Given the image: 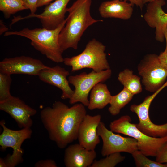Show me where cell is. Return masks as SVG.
I'll list each match as a JSON object with an SVG mask.
<instances>
[{
  "mask_svg": "<svg viewBox=\"0 0 167 167\" xmlns=\"http://www.w3.org/2000/svg\"><path fill=\"white\" fill-rule=\"evenodd\" d=\"M91 0H76L67 9L69 14L66 22L58 37V42L63 52L71 48L76 50L84 32L95 23L102 21L92 17L90 14Z\"/></svg>",
  "mask_w": 167,
  "mask_h": 167,
  "instance_id": "7a4b0ae2",
  "label": "cell"
},
{
  "mask_svg": "<svg viewBox=\"0 0 167 167\" xmlns=\"http://www.w3.org/2000/svg\"><path fill=\"white\" fill-rule=\"evenodd\" d=\"M119 82L134 95L139 94L142 90L140 78L133 74V71L126 69L118 74Z\"/></svg>",
  "mask_w": 167,
  "mask_h": 167,
  "instance_id": "ffe728a7",
  "label": "cell"
},
{
  "mask_svg": "<svg viewBox=\"0 0 167 167\" xmlns=\"http://www.w3.org/2000/svg\"><path fill=\"white\" fill-rule=\"evenodd\" d=\"M106 46L95 38L89 41L84 51L79 54L64 58L63 62L71 67L75 72L85 68L96 72L110 69L105 52Z\"/></svg>",
  "mask_w": 167,
  "mask_h": 167,
  "instance_id": "5b68a950",
  "label": "cell"
},
{
  "mask_svg": "<svg viewBox=\"0 0 167 167\" xmlns=\"http://www.w3.org/2000/svg\"><path fill=\"white\" fill-rule=\"evenodd\" d=\"M130 91L124 87L118 94L112 96L108 109L110 113L113 116L118 115L121 110L128 104L134 96Z\"/></svg>",
  "mask_w": 167,
  "mask_h": 167,
  "instance_id": "44dd1931",
  "label": "cell"
},
{
  "mask_svg": "<svg viewBox=\"0 0 167 167\" xmlns=\"http://www.w3.org/2000/svg\"><path fill=\"white\" fill-rule=\"evenodd\" d=\"M11 82V75L0 71V102L6 100L12 96L10 92Z\"/></svg>",
  "mask_w": 167,
  "mask_h": 167,
  "instance_id": "d4e9b609",
  "label": "cell"
},
{
  "mask_svg": "<svg viewBox=\"0 0 167 167\" xmlns=\"http://www.w3.org/2000/svg\"><path fill=\"white\" fill-rule=\"evenodd\" d=\"M28 9L21 0H0V10L6 18L23 10Z\"/></svg>",
  "mask_w": 167,
  "mask_h": 167,
  "instance_id": "7402d4cb",
  "label": "cell"
},
{
  "mask_svg": "<svg viewBox=\"0 0 167 167\" xmlns=\"http://www.w3.org/2000/svg\"><path fill=\"white\" fill-rule=\"evenodd\" d=\"M96 156L95 150H88L79 143L71 145L65 150L64 164L66 167H90Z\"/></svg>",
  "mask_w": 167,
  "mask_h": 167,
  "instance_id": "e0dca14e",
  "label": "cell"
},
{
  "mask_svg": "<svg viewBox=\"0 0 167 167\" xmlns=\"http://www.w3.org/2000/svg\"><path fill=\"white\" fill-rule=\"evenodd\" d=\"M104 158L93 161L91 167H114L124 160L125 157L120 152L111 154Z\"/></svg>",
  "mask_w": 167,
  "mask_h": 167,
  "instance_id": "603a6c76",
  "label": "cell"
},
{
  "mask_svg": "<svg viewBox=\"0 0 167 167\" xmlns=\"http://www.w3.org/2000/svg\"><path fill=\"white\" fill-rule=\"evenodd\" d=\"M131 122L129 116H123L111 122L110 129L113 132L122 134L135 139L138 150L147 156L156 157L167 143V136L163 137L149 136L139 129L136 124Z\"/></svg>",
  "mask_w": 167,
  "mask_h": 167,
  "instance_id": "277c9868",
  "label": "cell"
},
{
  "mask_svg": "<svg viewBox=\"0 0 167 167\" xmlns=\"http://www.w3.org/2000/svg\"><path fill=\"white\" fill-rule=\"evenodd\" d=\"M4 120L0 122L3 131L0 135V148L3 151L7 148L13 149L11 155L8 154L4 159L6 167H14L23 161L24 151L21 146L24 142L31 138L32 131L31 128H23L19 130L11 129L6 127Z\"/></svg>",
  "mask_w": 167,
  "mask_h": 167,
  "instance_id": "8992f818",
  "label": "cell"
},
{
  "mask_svg": "<svg viewBox=\"0 0 167 167\" xmlns=\"http://www.w3.org/2000/svg\"><path fill=\"white\" fill-rule=\"evenodd\" d=\"M49 66L40 60L21 56L4 58L0 62V71L12 74L37 76L42 70Z\"/></svg>",
  "mask_w": 167,
  "mask_h": 167,
  "instance_id": "7c38bea8",
  "label": "cell"
},
{
  "mask_svg": "<svg viewBox=\"0 0 167 167\" xmlns=\"http://www.w3.org/2000/svg\"><path fill=\"white\" fill-rule=\"evenodd\" d=\"M156 161L161 163H167V143L157 154L156 156Z\"/></svg>",
  "mask_w": 167,
  "mask_h": 167,
  "instance_id": "484cf974",
  "label": "cell"
},
{
  "mask_svg": "<svg viewBox=\"0 0 167 167\" xmlns=\"http://www.w3.org/2000/svg\"><path fill=\"white\" fill-rule=\"evenodd\" d=\"M154 0H145L144 2V4H145V3H148L149 2H152Z\"/></svg>",
  "mask_w": 167,
  "mask_h": 167,
  "instance_id": "e575fe53",
  "label": "cell"
},
{
  "mask_svg": "<svg viewBox=\"0 0 167 167\" xmlns=\"http://www.w3.org/2000/svg\"><path fill=\"white\" fill-rule=\"evenodd\" d=\"M66 22V19L54 29L43 28L32 29L25 28L19 31H7L4 36L17 35L27 38L31 41V45L48 58L55 62L61 63L63 62L64 58L62 55L63 52L59 43L58 37Z\"/></svg>",
  "mask_w": 167,
  "mask_h": 167,
  "instance_id": "3957f363",
  "label": "cell"
},
{
  "mask_svg": "<svg viewBox=\"0 0 167 167\" xmlns=\"http://www.w3.org/2000/svg\"><path fill=\"white\" fill-rule=\"evenodd\" d=\"M164 36L165 39L166 41V46L164 52L167 53V25L164 31Z\"/></svg>",
  "mask_w": 167,
  "mask_h": 167,
  "instance_id": "d6a6232c",
  "label": "cell"
},
{
  "mask_svg": "<svg viewBox=\"0 0 167 167\" xmlns=\"http://www.w3.org/2000/svg\"><path fill=\"white\" fill-rule=\"evenodd\" d=\"M167 87V81L157 91L146 97L139 105L133 104L130 107L131 111L137 115L139 122L136 124L137 127L145 134L154 137H163L167 136V123L158 125L151 120L149 110L151 103L155 98L165 88Z\"/></svg>",
  "mask_w": 167,
  "mask_h": 167,
  "instance_id": "9c48e42d",
  "label": "cell"
},
{
  "mask_svg": "<svg viewBox=\"0 0 167 167\" xmlns=\"http://www.w3.org/2000/svg\"><path fill=\"white\" fill-rule=\"evenodd\" d=\"M86 113L81 103L69 107L58 101L43 108L40 117L49 139L62 149L77 139L79 126Z\"/></svg>",
  "mask_w": 167,
  "mask_h": 167,
  "instance_id": "6da1fadb",
  "label": "cell"
},
{
  "mask_svg": "<svg viewBox=\"0 0 167 167\" xmlns=\"http://www.w3.org/2000/svg\"><path fill=\"white\" fill-rule=\"evenodd\" d=\"M138 72L142 77V82L147 91L154 92L165 83L167 69L160 61L159 55L147 54L138 66Z\"/></svg>",
  "mask_w": 167,
  "mask_h": 167,
  "instance_id": "ba28073f",
  "label": "cell"
},
{
  "mask_svg": "<svg viewBox=\"0 0 167 167\" xmlns=\"http://www.w3.org/2000/svg\"><path fill=\"white\" fill-rule=\"evenodd\" d=\"M35 167H57L55 162L52 159L41 160L36 162L34 165Z\"/></svg>",
  "mask_w": 167,
  "mask_h": 167,
  "instance_id": "83f0119b",
  "label": "cell"
},
{
  "mask_svg": "<svg viewBox=\"0 0 167 167\" xmlns=\"http://www.w3.org/2000/svg\"><path fill=\"white\" fill-rule=\"evenodd\" d=\"M53 0H39L37 4V7H41L44 5H48Z\"/></svg>",
  "mask_w": 167,
  "mask_h": 167,
  "instance_id": "4dcf8cb0",
  "label": "cell"
},
{
  "mask_svg": "<svg viewBox=\"0 0 167 167\" xmlns=\"http://www.w3.org/2000/svg\"><path fill=\"white\" fill-rule=\"evenodd\" d=\"M126 2H129L133 6L136 5L139 7L141 10L143 9L144 4V2L145 0H121Z\"/></svg>",
  "mask_w": 167,
  "mask_h": 167,
  "instance_id": "f1b7e54d",
  "label": "cell"
},
{
  "mask_svg": "<svg viewBox=\"0 0 167 167\" xmlns=\"http://www.w3.org/2000/svg\"><path fill=\"white\" fill-rule=\"evenodd\" d=\"M131 154L137 167H167V163H161L151 160L138 150Z\"/></svg>",
  "mask_w": 167,
  "mask_h": 167,
  "instance_id": "cb8c5ba5",
  "label": "cell"
},
{
  "mask_svg": "<svg viewBox=\"0 0 167 167\" xmlns=\"http://www.w3.org/2000/svg\"><path fill=\"white\" fill-rule=\"evenodd\" d=\"M0 109L10 115L21 129L31 128L33 123L31 117L37 113L35 109L27 105L23 101L12 96L0 102Z\"/></svg>",
  "mask_w": 167,
  "mask_h": 167,
  "instance_id": "4fadbf2b",
  "label": "cell"
},
{
  "mask_svg": "<svg viewBox=\"0 0 167 167\" xmlns=\"http://www.w3.org/2000/svg\"><path fill=\"white\" fill-rule=\"evenodd\" d=\"M0 167H6L3 158H0Z\"/></svg>",
  "mask_w": 167,
  "mask_h": 167,
  "instance_id": "836d02e7",
  "label": "cell"
},
{
  "mask_svg": "<svg viewBox=\"0 0 167 167\" xmlns=\"http://www.w3.org/2000/svg\"><path fill=\"white\" fill-rule=\"evenodd\" d=\"M70 1L55 0L46 6L42 13L30 14L24 17H17L12 20L11 24L22 19L35 17L40 19L43 28L50 30L56 29L66 19V6Z\"/></svg>",
  "mask_w": 167,
  "mask_h": 167,
  "instance_id": "8fae6325",
  "label": "cell"
},
{
  "mask_svg": "<svg viewBox=\"0 0 167 167\" xmlns=\"http://www.w3.org/2000/svg\"><path fill=\"white\" fill-rule=\"evenodd\" d=\"M0 35L2 34L3 32H6L7 31L8 28L5 25L3 21L2 20H0Z\"/></svg>",
  "mask_w": 167,
  "mask_h": 167,
  "instance_id": "1f68e13d",
  "label": "cell"
},
{
  "mask_svg": "<svg viewBox=\"0 0 167 167\" xmlns=\"http://www.w3.org/2000/svg\"><path fill=\"white\" fill-rule=\"evenodd\" d=\"M28 9H29L31 14H35L37 9V4L39 0H21Z\"/></svg>",
  "mask_w": 167,
  "mask_h": 167,
  "instance_id": "4316f807",
  "label": "cell"
},
{
  "mask_svg": "<svg viewBox=\"0 0 167 167\" xmlns=\"http://www.w3.org/2000/svg\"><path fill=\"white\" fill-rule=\"evenodd\" d=\"M97 132L102 140L101 154L103 156L122 152L131 154L138 150L137 142L135 139L124 137L114 133L108 130L101 121L97 127Z\"/></svg>",
  "mask_w": 167,
  "mask_h": 167,
  "instance_id": "30bf717a",
  "label": "cell"
},
{
  "mask_svg": "<svg viewBox=\"0 0 167 167\" xmlns=\"http://www.w3.org/2000/svg\"><path fill=\"white\" fill-rule=\"evenodd\" d=\"M129 2L121 0H112L102 2L99 7L101 17L115 18L124 20L129 19L133 11V7Z\"/></svg>",
  "mask_w": 167,
  "mask_h": 167,
  "instance_id": "ac0fdd59",
  "label": "cell"
},
{
  "mask_svg": "<svg viewBox=\"0 0 167 167\" xmlns=\"http://www.w3.org/2000/svg\"><path fill=\"white\" fill-rule=\"evenodd\" d=\"M166 4L165 0H155L148 2L144 19L148 25L155 29V39L163 42L164 31L167 25V13L162 7Z\"/></svg>",
  "mask_w": 167,
  "mask_h": 167,
  "instance_id": "5bb4252c",
  "label": "cell"
},
{
  "mask_svg": "<svg viewBox=\"0 0 167 167\" xmlns=\"http://www.w3.org/2000/svg\"><path fill=\"white\" fill-rule=\"evenodd\" d=\"M101 119L100 114L91 116L87 114L80 124L77 139L79 143L88 150H95L100 142L97 130Z\"/></svg>",
  "mask_w": 167,
  "mask_h": 167,
  "instance_id": "2e32d148",
  "label": "cell"
},
{
  "mask_svg": "<svg viewBox=\"0 0 167 167\" xmlns=\"http://www.w3.org/2000/svg\"><path fill=\"white\" fill-rule=\"evenodd\" d=\"M159 58L161 63L167 69V53L164 51L161 52Z\"/></svg>",
  "mask_w": 167,
  "mask_h": 167,
  "instance_id": "f546056e",
  "label": "cell"
},
{
  "mask_svg": "<svg viewBox=\"0 0 167 167\" xmlns=\"http://www.w3.org/2000/svg\"><path fill=\"white\" fill-rule=\"evenodd\" d=\"M69 75L68 71L57 65L53 67L48 66L42 70L38 76L41 81L61 90L62 92L61 98L62 99H70L74 93V90L70 87L67 78Z\"/></svg>",
  "mask_w": 167,
  "mask_h": 167,
  "instance_id": "9a60e30c",
  "label": "cell"
},
{
  "mask_svg": "<svg viewBox=\"0 0 167 167\" xmlns=\"http://www.w3.org/2000/svg\"><path fill=\"white\" fill-rule=\"evenodd\" d=\"M112 74L110 69L96 72L92 70L90 72H85L79 75L69 76V83L75 88L74 93L69 99L70 104L80 102L88 106L89 102L88 96L89 92L97 84L103 83L109 79Z\"/></svg>",
  "mask_w": 167,
  "mask_h": 167,
  "instance_id": "52a82bcc",
  "label": "cell"
},
{
  "mask_svg": "<svg viewBox=\"0 0 167 167\" xmlns=\"http://www.w3.org/2000/svg\"><path fill=\"white\" fill-rule=\"evenodd\" d=\"M111 96L107 85L102 83H98L90 91L88 108L90 110L103 109L109 104Z\"/></svg>",
  "mask_w": 167,
  "mask_h": 167,
  "instance_id": "d6986e66",
  "label": "cell"
}]
</instances>
